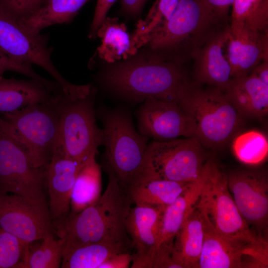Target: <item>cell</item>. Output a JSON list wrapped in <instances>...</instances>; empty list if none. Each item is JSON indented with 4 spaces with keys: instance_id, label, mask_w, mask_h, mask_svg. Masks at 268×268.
<instances>
[{
    "instance_id": "cell-34",
    "label": "cell",
    "mask_w": 268,
    "mask_h": 268,
    "mask_svg": "<svg viewBox=\"0 0 268 268\" xmlns=\"http://www.w3.org/2000/svg\"><path fill=\"white\" fill-rule=\"evenodd\" d=\"M43 5V0H0V6L17 21L28 17Z\"/></svg>"
},
{
    "instance_id": "cell-28",
    "label": "cell",
    "mask_w": 268,
    "mask_h": 268,
    "mask_svg": "<svg viewBox=\"0 0 268 268\" xmlns=\"http://www.w3.org/2000/svg\"><path fill=\"white\" fill-rule=\"evenodd\" d=\"M95 157H91L77 175L71 194L70 215L77 213L93 204L101 196V166Z\"/></svg>"
},
{
    "instance_id": "cell-2",
    "label": "cell",
    "mask_w": 268,
    "mask_h": 268,
    "mask_svg": "<svg viewBox=\"0 0 268 268\" xmlns=\"http://www.w3.org/2000/svg\"><path fill=\"white\" fill-rule=\"evenodd\" d=\"M229 26L228 19L217 13L205 0H180L171 17L150 35L144 47L164 60L182 65Z\"/></svg>"
},
{
    "instance_id": "cell-11",
    "label": "cell",
    "mask_w": 268,
    "mask_h": 268,
    "mask_svg": "<svg viewBox=\"0 0 268 268\" xmlns=\"http://www.w3.org/2000/svg\"><path fill=\"white\" fill-rule=\"evenodd\" d=\"M49 37L28 32L14 17L0 6V49L11 59L19 63L34 64L47 71L67 95H76L80 85L67 80L51 59L52 48L48 47Z\"/></svg>"
},
{
    "instance_id": "cell-40",
    "label": "cell",
    "mask_w": 268,
    "mask_h": 268,
    "mask_svg": "<svg viewBox=\"0 0 268 268\" xmlns=\"http://www.w3.org/2000/svg\"><path fill=\"white\" fill-rule=\"evenodd\" d=\"M205 1L219 15L228 19L230 7L234 0H205Z\"/></svg>"
},
{
    "instance_id": "cell-1",
    "label": "cell",
    "mask_w": 268,
    "mask_h": 268,
    "mask_svg": "<svg viewBox=\"0 0 268 268\" xmlns=\"http://www.w3.org/2000/svg\"><path fill=\"white\" fill-rule=\"evenodd\" d=\"M107 64L97 80L116 95L134 103L149 97L176 101L189 80L182 65L161 59L148 49Z\"/></svg>"
},
{
    "instance_id": "cell-30",
    "label": "cell",
    "mask_w": 268,
    "mask_h": 268,
    "mask_svg": "<svg viewBox=\"0 0 268 268\" xmlns=\"http://www.w3.org/2000/svg\"><path fill=\"white\" fill-rule=\"evenodd\" d=\"M49 234L42 242L34 246L27 244L21 262L17 268H59L61 266L64 241L56 240Z\"/></svg>"
},
{
    "instance_id": "cell-18",
    "label": "cell",
    "mask_w": 268,
    "mask_h": 268,
    "mask_svg": "<svg viewBox=\"0 0 268 268\" xmlns=\"http://www.w3.org/2000/svg\"><path fill=\"white\" fill-rule=\"evenodd\" d=\"M230 26L209 40L194 59V75L196 82L224 90L233 78L227 58L226 45Z\"/></svg>"
},
{
    "instance_id": "cell-15",
    "label": "cell",
    "mask_w": 268,
    "mask_h": 268,
    "mask_svg": "<svg viewBox=\"0 0 268 268\" xmlns=\"http://www.w3.org/2000/svg\"><path fill=\"white\" fill-rule=\"evenodd\" d=\"M84 163L69 157L59 142L46 169L48 208L54 234L63 229L70 214V201L77 175Z\"/></svg>"
},
{
    "instance_id": "cell-24",
    "label": "cell",
    "mask_w": 268,
    "mask_h": 268,
    "mask_svg": "<svg viewBox=\"0 0 268 268\" xmlns=\"http://www.w3.org/2000/svg\"><path fill=\"white\" fill-rule=\"evenodd\" d=\"M97 36L101 44L97 48L98 57L107 64L126 60L138 51L126 25L117 17H106L99 27Z\"/></svg>"
},
{
    "instance_id": "cell-9",
    "label": "cell",
    "mask_w": 268,
    "mask_h": 268,
    "mask_svg": "<svg viewBox=\"0 0 268 268\" xmlns=\"http://www.w3.org/2000/svg\"><path fill=\"white\" fill-rule=\"evenodd\" d=\"M205 180L197 203L222 236L255 245L268 244L263 236L252 231L240 213L229 190L227 175L214 161L205 163Z\"/></svg>"
},
{
    "instance_id": "cell-20",
    "label": "cell",
    "mask_w": 268,
    "mask_h": 268,
    "mask_svg": "<svg viewBox=\"0 0 268 268\" xmlns=\"http://www.w3.org/2000/svg\"><path fill=\"white\" fill-rule=\"evenodd\" d=\"M56 93L35 79L0 77V114L46 102Z\"/></svg>"
},
{
    "instance_id": "cell-31",
    "label": "cell",
    "mask_w": 268,
    "mask_h": 268,
    "mask_svg": "<svg viewBox=\"0 0 268 268\" xmlns=\"http://www.w3.org/2000/svg\"><path fill=\"white\" fill-rule=\"evenodd\" d=\"M180 0H156L145 18L138 21L131 36L138 49L144 47L150 35L171 17Z\"/></svg>"
},
{
    "instance_id": "cell-4",
    "label": "cell",
    "mask_w": 268,
    "mask_h": 268,
    "mask_svg": "<svg viewBox=\"0 0 268 268\" xmlns=\"http://www.w3.org/2000/svg\"><path fill=\"white\" fill-rule=\"evenodd\" d=\"M103 125L105 151L102 168L110 169L126 193L145 178L149 138L134 127L130 112L122 107L96 109Z\"/></svg>"
},
{
    "instance_id": "cell-25",
    "label": "cell",
    "mask_w": 268,
    "mask_h": 268,
    "mask_svg": "<svg viewBox=\"0 0 268 268\" xmlns=\"http://www.w3.org/2000/svg\"><path fill=\"white\" fill-rule=\"evenodd\" d=\"M231 6L232 36L259 38L268 34V0H234Z\"/></svg>"
},
{
    "instance_id": "cell-12",
    "label": "cell",
    "mask_w": 268,
    "mask_h": 268,
    "mask_svg": "<svg viewBox=\"0 0 268 268\" xmlns=\"http://www.w3.org/2000/svg\"><path fill=\"white\" fill-rule=\"evenodd\" d=\"M199 208L203 220V241L199 268L268 267V245H254L222 236L205 212Z\"/></svg>"
},
{
    "instance_id": "cell-6",
    "label": "cell",
    "mask_w": 268,
    "mask_h": 268,
    "mask_svg": "<svg viewBox=\"0 0 268 268\" xmlns=\"http://www.w3.org/2000/svg\"><path fill=\"white\" fill-rule=\"evenodd\" d=\"M96 88L92 85L87 95L69 97L64 92L55 96L59 116V139L65 153L85 163L96 155L104 143V132L96 123L95 101Z\"/></svg>"
},
{
    "instance_id": "cell-32",
    "label": "cell",
    "mask_w": 268,
    "mask_h": 268,
    "mask_svg": "<svg viewBox=\"0 0 268 268\" xmlns=\"http://www.w3.org/2000/svg\"><path fill=\"white\" fill-rule=\"evenodd\" d=\"M232 149L235 156L241 162L257 165L267 158L268 138L258 131H249L234 137Z\"/></svg>"
},
{
    "instance_id": "cell-37",
    "label": "cell",
    "mask_w": 268,
    "mask_h": 268,
    "mask_svg": "<svg viewBox=\"0 0 268 268\" xmlns=\"http://www.w3.org/2000/svg\"><path fill=\"white\" fill-rule=\"evenodd\" d=\"M117 0H97L94 15L90 24L89 37H97V31L107 17V13Z\"/></svg>"
},
{
    "instance_id": "cell-17",
    "label": "cell",
    "mask_w": 268,
    "mask_h": 268,
    "mask_svg": "<svg viewBox=\"0 0 268 268\" xmlns=\"http://www.w3.org/2000/svg\"><path fill=\"white\" fill-rule=\"evenodd\" d=\"M165 207L136 205L132 207L125 226L134 249L132 268H150L158 247L160 222Z\"/></svg>"
},
{
    "instance_id": "cell-33",
    "label": "cell",
    "mask_w": 268,
    "mask_h": 268,
    "mask_svg": "<svg viewBox=\"0 0 268 268\" xmlns=\"http://www.w3.org/2000/svg\"><path fill=\"white\" fill-rule=\"evenodd\" d=\"M28 244L0 228V268H17Z\"/></svg>"
},
{
    "instance_id": "cell-14",
    "label": "cell",
    "mask_w": 268,
    "mask_h": 268,
    "mask_svg": "<svg viewBox=\"0 0 268 268\" xmlns=\"http://www.w3.org/2000/svg\"><path fill=\"white\" fill-rule=\"evenodd\" d=\"M229 190L241 216L262 235L268 226V176L263 169H242L227 175Z\"/></svg>"
},
{
    "instance_id": "cell-26",
    "label": "cell",
    "mask_w": 268,
    "mask_h": 268,
    "mask_svg": "<svg viewBox=\"0 0 268 268\" xmlns=\"http://www.w3.org/2000/svg\"><path fill=\"white\" fill-rule=\"evenodd\" d=\"M89 0H49L19 23L29 33H40L45 28L72 21L79 10Z\"/></svg>"
},
{
    "instance_id": "cell-39",
    "label": "cell",
    "mask_w": 268,
    "mask_h": 268,
    "mask_svg": "<svg viewBox=\"0 0 268 268\" xmlns=\"http://www.w3.org/2000/svg\"><path fill=\"white\" fill-rule=\"evenodd\" d=\"M147 0H121L120 12L130 18L138 17L141 13Z\"/></svg>"
},
{
    "instance_id": "cell-7",
    "label": "cell",
    "mask_w": 268,
    "mask_h": 268,
    "mask_svg": "<svg viewBox=\"0 0 268 268\" xmlns=\"http://www.w3.org/2000/svg\"><path fill=\"white\" fill-rule=\"evenodd\" d=\"M46 169L34 165L0 114V195L21 196L49 215L44 193Z\"/></svg>"
},
{
    "instance_id": "cell-29",
    "label": "cell",
    "mask_w": 268,
    "mask_h": 268,
    "mask_svg": "<svg viewBox=\"0 0 268 268\" xmlns=\"http://www.w3.org/2000/svg\"><path fill=\"white\" fill-rule=\"evenodd\" d=\"M133 246L123 243H97L63 252L62 268H99L112 255L131 252Z\"/></svg>"
},
{
    "instance_id": "cell-36",
    "label": "cell",
    "mask_w": 268,
    "mask_h": 268,
    "mask_svg": "<svg viewBox=\"0 0 268 268\" xmlns=\"http://www.w3.org/2000/svg\"><path fill=\"white\" fill-rule=\"evenodd\" d=\"M174 239L158 246L152 258L150 268H181L173 257Z\"/></svg>"
},
{
    "instance_id": "cell-27",
    "label": "cell",
    "mask_w": 268,
    "mask_h": 268,
    "mask_svg": "<svg viewBox=\"0 0 268 268\" xmlns=\"http://www.w3.org/2000/svg\"><path fill=\"white\" fill-rule=\"evenodd\" d=\"M192 182L146 178L133 186L126 193L136 205L166 207L173 202Z\"/></svg>"
},
{
    "instance_id": "cell-10",
    "label": "cell",
    "mask_w": 268,
    "mask_h": 268,
    "mask_svg": "<svg viewBox=\"0 0 268 268\" xmlns=\"http://www.w3.org/2000/svg\"><path fill=\"white\" fill-rule=\"evenodd\" d=\"M203 146L196 136L148 142L145 178L189 182L201 174L207 161Z\"/></svg>"
},
{
    "instance_id": "cell-5",
    "label": "cell",
    "mask_w": 268,
    "mask_h": 268,
    "mask_svg": "<svg viewBox=\"0 0 268 268\" xmlns=\"http://www.w3.org/2000/svg\"><path fill=\"white\" fill-rule=\"evenodd\" d=\"M176 101L193 120L195 136L203 146L222 147L244 126L243 117L217 87L205 88L188 80L180 90Z\"/></svg>"
},
{
    "instance_id": "cell-38",
    "label": "cell",
    "mask_w": 268,
    "mask_h": 268,
    "mask_svg": "<svg viewBox=\"0 0 268 268\" xmlns=\"http://www.w3.org/2000/svg\"><path fill=\"white\" fill-rule=\"evenodd\" d=\"M132 261L131 252L118 253L109 257L99 268H128Z\"/></svg>"
},
{
    "instance_id": "cell-35",
    "label": "cell",
    "mask_w": 268,
    "mask_h": 268,
    "mask_svg": "<svg viewBox=\"0 0 268 268\" xmlns=\"http://www.w3.org/2000/svg\"><path fill=\"white\" fill-rule=\"evenodd\" d=\"M7 71L16 72L37 80L46 85L50 83V80L36 73L31 64H24L15 61L4 53L0 49V77Z\"/></svg>"
},
{
    "instance_id": "cell-41",
    "label": "cell",
    "mask_w": 268,
    "mask_h": 268,
    "mask_svg": "<svg viewBox=\"0 0 268 268\" xmlns=\"http://www.w3.org/2000/svg\"><path fill=\"white\" fill-rule=\"evenodd\" d=\"M250 74L268 85V61H262L255 66Z\"/></svg>"
},
{
    "instance_id": "cell-8",
    "label": "cell",
    "mask_w": 268,
    "mask_h": 268,
    "mask_svg": "<svg viewBox=\"0 0 268 268\" xmlns=\"http://www.w3.org/2000/svg\"><path fill=\"white\" fill-rule=\"evenodd\" d=\"M56 94L46 102L0 114L38 167L46 168L59 142Z\"/></svg>"
},
{
    "instance_id": "cell-19",
    "label": "cell",
    "mask_w": 268,
    "mask_h": 268,
    "mask_svg": "<svg viewBox=\"0 0 268 268\" xmlns=\"http://www.w3.org/2000/svg\"><path fill=\"white\" fill-rule=\"evenodd\" d=\"M244 118L260 119L268 113V85L254 75L233 78L223 90Z\"/></svg>"
},
{
    "instance_id": "cell-16",
    "label": "cell",
    "mask_w": 268,
    "mask_h": 268,
    "mask_svg": "<svg viewBox=\"0 0 268 268\" xmlns=\"http://www.w3.org/2000/svg\"><path fill=\"white\" fill-rule=\"evenodd\" d=\"M0 228L28 244L54 234L49 215L13 194L0 195Z\"/></svg>"
},
{
    "instance_id": "cell-3",
    "label": "cell",
    "mask_w": 268,
    "mask_h": 268,
    "mask_svg": "<svg viewBox=\"0 0 268 268\" xmlns=\"http://www.w3.org/2000/svg\"><path fill=\"white\" fill-rule=\"evenodd\" d=\"M103 168L108 176L107 187L96 202L69 215L58 236L64 241L63 252L97 243L133 246L125 226L133 202L112 171Z\"/></svg>"
},
{
    "instance_id": "cell-13",
    "label": "cell",
    "mask_w": 268,
    "mask_h": 268,
    "mask_svg": "<svg viewBox=\"0 0 268 268\" xmlns=\"http://www.w3.org/2000/svg\"><path fill=\"white\" fill-rule=\"evenodd\" d=\"M135 115L138 132L149 139L164 141L195 136L193 120L175 100L148 98Z\"/></svg>"
},
{
    "instance_id": "cell-21",
    "label": "cell",
    "mask_w": 268,
    "mask_h": 268,
    "mask_svg": "<svg viewBox=\"0 0 268 268\" xmlns=\"http://www.w3.org/2000/svg\"><path fill=\"white\" fill-rule=\"evenodd\" d=\"M205 180L204 164L200 175L192 181L173 202L165 207L160 222L158 247L163 242L174 238L197 205Z\"/></svg>"
},
{
    "instance_id": "cell-23",
    "label": "cell",
    "mask_w": 268,
    "mask_h": 268,
    "mask_svg": "<svg viewBox=\"0 0 268 268\" xmlns=\"http://www.w3.org/2000/svg\"><path fill=\"white\" fill-rule=\"evenodd\" d=\"M203 241V220L197 204L174 239L173 257L181 268H199Z\"/></svg>"
},
{
    "instance_id": "cell-42",
    "label": "cell",
    "mask_w": 268,
    "mask_h": 268,
    "mask_svg": "<svg viewBox=\"0 0 268 268\" xmlns=\"http://www.w3.org/2000/svg\"><path fill=\"white\" fill-rule=\"evenodd\" d=\"M49 0H43V5L46 3Z\"/></svg>"
},
{
    "instance_id": "cell-22",
    "label": "cell",
    "mask_w": 268,
    "mask_h": 268,
    "mask_svg": "<svg viewBox=\"0 0 268 268\" xmlns=\"http://www.w3.org/2000/svg\"><path fill=\"white\" fill-rule=\"evenodd\" d=\"M227 58L233 78L247 76L262 61H268V35L261 38L236 37L230 33Z\"/></svg>"
}]
</instances>
